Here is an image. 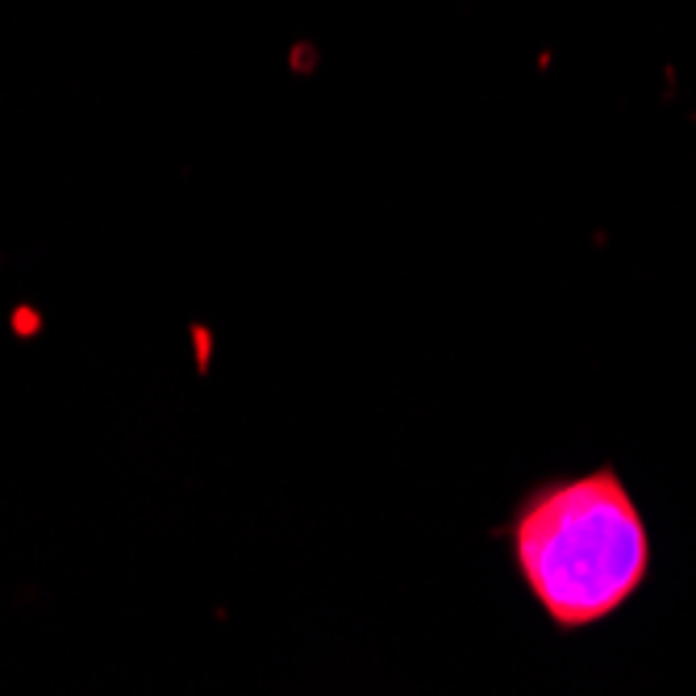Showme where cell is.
<instances>
[{
  "label": "cell",
  "mask_w": 696,
  "mask_h": 696,
  "mask_svg": "<svg viewBox=\"0 0 696 696\" xmlns=\"http://www.w3.org/2000/svg\"><path fill=\"white\" fill-rule=\"evenodd\" d=\"M521 584L559 630L613 617L651 572V534L613 467L526 492L509 521Z\"/></svg>",
  "instance_id": "cell-1"
},
{
  "label": "cell",
  "mask_w": 696,
  "mask_h": 696,
  "mask_svg": "<svg viewBox=\"0 0 696 696\" xmlns=\"http://www.w3.org/2000/svg\"><path fill=\"white\" fill-rule=\"evenodd\" d=\"M18 330H21V334H34V330H38V313H25V309H21V313H18Z\"/></svg>",
  "instance_id": "cell-2"
}]
</instances>
